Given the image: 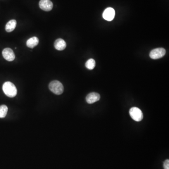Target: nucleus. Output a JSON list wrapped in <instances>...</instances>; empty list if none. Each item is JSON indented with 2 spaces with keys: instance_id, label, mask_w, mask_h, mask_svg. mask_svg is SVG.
<instances>
[{
  "instance_id": "nucleus-4",
  "label": "nucleus",
  "mask_w": 169,
  "mask_h": 169,
  "mask_svg": "<svg viewBox=\"0 0 169 169\" xmlns=\"http://www.w3.org/2000/svg\"><path fill=\"white\" fill-rule=\"evenodd\" d=\"M166 54V50L163 48H160L153 49L149 54V56L152 59H158L163 57Z\"/></svg>"
},
{
  "instance_id": "nucleus-14",
  "label": "nucleus",
  "mask_w": 169,
  "mask_h": 169,
  "mask_svg": "<svg viewBox=\"0 0 169 169\" xmlns=\"http://www.w3.org/2000/svg\"><path fill=\"white\" fill-rule=\"evenodd\" d=\"M163 167L164 169H169V160H166L163 163Z\"/></svg>"
},
{
  "instance_id": "nucleus-5",
  "label": "nucleus",
  "mask_w": 169,
  "mask_h": 169,
  "mask_svg": "<svg viewBox=\"0 0 169 169\" xmlns=\"http://www.w3.org/2000/svg\"><path fill=\"white\" fill-rule=\"evenodd\" d=\"M115 15V10L112 8H108L103 13V17L106 20L111 21L114 18Z\"/></svg>"
},
{
  "instance_id": "nucleus-2",
  "label": "nucleus",
  "mask_w": 169,
  "mask_h": 169,
  "mask_svg": "<svg viewBox=\"0 0 169 169\" xmlns=\"http://www.w3.org/2000/svg\"><path fill=\"white\" fill-rule=\"evenodd\" d=\"M49 89L56 95L62 94L64 90L63 85L58 80H54L50 82L49 84Z\"/></svg>"
},
{
  "instance_id": "nucleus-6",
  "label": "nucleus",
  "mask_w": 169,
  "mask_h": 169,
  "mask_svg": "<svg viewBox=\"0 0 169 169\" xmlns=\"http://www.w3.org/2000/svg\"><path fill=\"white\" fill-rule=\"evenodd\" d=\"M3 57L8 61H12L15 58V55L13 50L10 48H6L3 50Z\"/></svg>"
},
{
  "instance_id": "nucleus-3",
  "label": "nucleus",
  "mask_w": 169,
  "mask_h": 169,
  "mask_svg": "<svg viewBox=\"0 0 169 169\" xmlns=\"http://www.w3.org/2000/svg\"><path fill=\"white\" fill-rule=\"evenodd\" d=\"M129 114L133 120L135 121H141L143 118V113L138 108H132L129 111Z\"/></svg>"
},
{
  "instance_id": "nucleus-13",
  "label": "nucleus",
  "mask_w": 169,
  "mask_h": 169,
  "mask_svg": "<svg viewBox=\"0 0 169 169\" xmlns=\"http://www.w3.org/2000/svg\"><path fill=\"white\" fill-rule=\"evenodd\" d=\"M8 110V108L6 105H2L0 106V118H2L6 117Z\"/></svg>"
},
{
  "instance_id": "nucleus-12",
  "label": "nucleus",
  "mask_w": 169,
  "mask_h": 169,
  "mask_svg": "<svg viewBox=\"0 0 169 169\" xmlns=\"http://www.w3.org/2000/svg\"><path fill=\"white\" fill-rule=\"evenodd\" d=\"M85 66L88 69L92 70L94 69L95 67V61L93 59H90L87 61L86 64H85Z\"/></svg>"
},
{
  "instance_id": "nucleus-11",
  "label": "nucleus",
  "mask_w": 169,
  "mask_h": 169,
  "mask_svg": "<svg viewBox=\"0 0 169 169\" xmlns=\"http://www.w3.org/2000/svg\"><path fill=\"white\" fill-rule=\"evenodd\" d=\"M17 25V21L15 19L8 21L5 26V30L7 32H11L15 29Z\"/></svg>"
},
{
  "instance_id": "nucleus-8",
  "label": "nucleus",
  "mask_w": 169,
  "mask_h": 169,
  "mask_svg": "<svg viewBox=\"0 0 169 169\" xmlns=\"http://www.w3.org/2000/svg\"><path fill=\"white\" fill-rule=\"evenodd\" d=\"M86 99V101L88 104H94L100 100V95L98 93L92 92L87 94Z\"/></svg>"
},
{
  "instance_id": "nucleus-7",
  "label": "nucleus",
  "mask_w": 169,
  "mask_h": 169,
  "mask_svg": "<svg viewBox=\"0 0 169 169\" xmlns=\"http://www.w3.org/2000/svg\"><path fill=\"white\" fill-rule=\"evenodd\" d=\"M40 8L46 11H49L52 9L53 4L50 0H41L39 2Z\"/></svg>"
},
{
  "instance_id": "nucleus-9",
  "label": "nucleus",
  "mask_w": 169,
  "mask_h": 169,
  "mask_svg": "<svg viewBox=\"0 0 169 169\" xmlns=\"http://www.w3.org/2000/svg\"><path fill=\"white\" fill-rule=\"evenodd\" d=\"M54 46L56 50L62 51L65 49L66 47V43L63 39H58L55 41Z\"/></svg>"
},
{
  "instance_id": "nucleus-1",
  "label": "nucleus",
  "mask_w": 169,
  "mask_h": 169,
  "mask_svg": "<svg viewBox=\"0 0 169 169\" xmlns=\"http://www.w3.org/2000/svg\"><path fill=\"white\" fill-rule=\"evenodd\" d=\"M3 89L4 94L9 97H14L17 95V88L11 82H5L3 84Z\"/></svg>"
},
{
  "instance_id": "nucleus-10",
  "label": "nucleus",
  "mask_w": 169,
  "mask_h": 169,
  "mask_svg": "<svg viewBox=\"0 0 169 169\" xmlns=\"http://www.w3.org/2000/svg\"><path fill=\"white\" fill-rule=\"evenodd\" d=\"M39 41L37 37H32L31 38L29 39L26 42V46L28 48L32 49L35 48V46H36L39 44Z\"/></svg>"
}]
</instances>
